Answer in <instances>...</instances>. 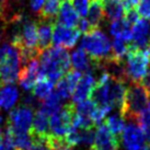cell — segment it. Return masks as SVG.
<instances>
[{
  "label": "cell",
  "instance_id": "cell-1",
  "mask_svg": "<svg viewBox=\"0 0 150 150\" xmlns=\"http://www.w3.org/2000/svg\"><path fill=\"white\" fill-rule=\"evenodd\" d=\"M38 60L40 77H45L54 84L71 69L70 55L64 47L50 46L41 52Z\"/></svg>",
  "mask_w": 150,
  "mask_h": 150
},
{
  "label": "cell",
  "instance_id": "cell-2",
  "mask_svg": "<svg viewBox=\"0 0 150 150\" xmlns=\"http://www.w3.org/2000/svg\"><path fill=\"white\" fill-rule=\"evenodd\" d=\"M22 66L21 50L12 42L0 46V81L1 84L14 83L19 79Z\"/></svg>",
  "mask_w": 150,
  "mask_h": 150
},
{
  "label": "cell",
  "instance_id": "cell-3",
  "mask_svg": "<svg viewBox=\"0 0 150 150\" xmlns=\"http://www.w3.org/2000/svg\"><path fill=\"white\" fill-rule=\"evenodd\" d=\"M150 102V91L140 82L129 83L126 88L125 98L120 112L128 121H137L139 114Z\"/></svg>",
  "mask_w": 150,
  "mask_h": 150
},
{
  "label": "cell",
  "instance_id": "cell-4",
  "mask_svg": "<svg viewBox=\"0 0 150 150\" xmlns=\"http://www.w3.org/2000/svg\"><path fill=\"white\" fill-rule=\"evenodd\" d=\"M80 47L91 57V59L98 63L114 59L111 41L100 29L92 30L88 33H84L80 42Z\"/></svg>",
  "mask_w": 150,
  "mask_h": 150
},
{
  "label": "cell",
  "instance_id": "cell-5",
  "mask_svg": "<svg viewBox=\"0 0 150 150\" xmlns=\"http://www.w3.org/2000/svg\"><path fill=\"white\" fill-rule=\"evenodd\" d=\"M150 66V56L146 50H138L129 43L128 53L124 59V69L128 83L142 82Z\"/></svg>",
  "mask_w": 150,
  "mask_h": 150
},
{
  "label": "cell",
  "instance_id": "cell-6",
  "mask_svg": "<svg viewBox=\"0 0 150 150\" xmlns=\"http://www.w3.org/2000/svg\"><path fill=\"white\" fill-rule=\"evenodd\" d=\"M75 115V103H67L58 112L50 115V135L56 137H65L72 126V120Z\"/></svg>",
  "mask_w": 150,
  "mask_h": 150
},
{
  "label": "cell",
  "instance_id": "cell-7",
  "mask_svg": "<svg viewBox=\"0 0 150 150\" xmlns=\"http://www.w3.org/2000/svg\"><path fill=\"white\" fill-rule=\"evenodd\" d=\"M146 138L137 122L129 121L118 137V150H142Z\"/></svg>",
  "mask_w": 150,
  "mask_h": 150
},
{
  "label": "cell",
  "instance_id": "cell-8",
  "mask_svg": "<svg viewBox=\"0 0 150 150\" xmlns=\"http://www.w3.org/2000/svg\"><path fill=\"white\" fill-rule=\"evenodd\" d=\"M33 121V108L19 105L11 110L8 116V128L13 133H29Z\"/></svg>",
  "mask_w": 150,
  "mask_h": 150
},
{
  "label": "cell",
  "instance_id": "cell-9",
  "mask_svg": "<svg viewBox=\"0 0 150 150\" xmlns=\"http://www.w3.org/2000/svg\"><path fill=\"white\" fill-rule=\"evenodd\" d=\"M80 35H81V32L76 28H68V26L55 23L53 26L52 43L54 46L64 47L67 50L74 48L79 41Z\"/></svg>",
  "mask_w": 150,
  "mask_h": 150
},
{
  "label": "cell",
  "instance_id": "cell-10",
  "mask_svg": "<svg viewBox=\"0 0 150 150\" xmlns=\"http://www.w3.org/2000/svg\"><path fill=\"white\" fill-rule=\"evenodd\" d=\"M40 78V60L38 57H34L28 60L22 66L19 74V83L26 91L32 90L33 86Z\"/></svg>",
  "mask_w": 150,
  "mask_h": 150
},
{
  "label": "cell",
  "instance_id": "cell-11",
  "mask_svg": "<svg viewBox=\"0 0 150 150\" xmlns=\"http://www.w3.org/2000/svg\"><path fill=\"white\" fill-rule=\"evenodd\" d=\"M92 150H118V139L103 123L96 126Z\"/></svg>",
  "mask_w": 150,
  "mask_h": 150
},
{
  "label": "cell",
  "instance_id": "cell-12",
  "mask_svg": "<svg viewBox=\"0 0 150 150\" xmlns=\"http://www.w3.org/2000/svg\"><path fill=\"white\" fill-rule=\"evenodd\" d=\"M150 44V20L138 19L132 26L130 45L138 50H146Z\"/></svg>",
  "mask_w": 150,
  "mask_h": 150
},
{
  "label": "cell",
  "instance_id": "cell-13",
  "mask_svg": "<svg viewBox=\"0 0 150 150\" xmlns=\"http://www.w3.org/2000/svg\"><path fill=\"white\" fill-rule=\"evenodd\" d=\"M70 64L72 69L79 71L81 74L91 72L93 75H96L99 67L98 62H94L93 59H91V57L81 47L77 48L71 53Z\"/></svg>",
  "mask_w": 150,
  "mask_h": 150
},
{
  "label": "cell",
  "instance_id": "cell-14",
  "mask_svg": "<svg viewBox=\"0 0 150 150\" xmlns=\"http://www.w3.org/2000/svg\"><path fill=\"white\" fill-rule=\"evenodd\" d=\"M96 83V77L91 72H84L80 77L78 83L72 93V103H79L91 96V93Z\"/></svg>",
  "mask_w": 150,
  "mask_h": 150
},
{
  "label": "cell",
  "instance_id": "cell-15",
  "mask_svg": "<svg viewBox=\"0 0 150 150\" xmlns=\"http://www.w3.org/2000/svg\"><path fill=\"white\" fill-rule=\"evenodd\" d=\"M81 76H82L81 72L75 70V69H70L56 82V90L55 91L57 92V94L63 100L69 99L72 96L74 90H75L76 86L78 83Z\"/></svg>",
  "mask_w": 150,
  "mask_h": 150
},
{
  "label": "cell",
  "instance_id": "cell-16",
  "mask_svg": "<svg viewBox=\"0 0 150 150\" xmlns=\"http://www.w3.org/2000/svg\"><path fill=\"white\" fill-rule=\"evenodd\" d=\"M56 23L55 21L43 20L40 19L36 22L38 25V48L40 52L48 48L52 44V35H53V26Z\"/></svg>",
  "mask_w": 150,
  "mask_h": 150
},
{
  "label": "cell",
  "instance_id": "cell-17",
  "mask_svg": "<svg viewBox=\"0 0 150 150\" xmlns=\"http://www.w3.org/2000/svg\"><path fill=\"white\" fill-rule=\"evenodd\" d=\"M79 20V14L72 8L70 1L69 0L63 1V4L59 8L57 18H56V23L62 24L64 26H68V28H75L77 26Z\"/></svg>",
  "mask_w": 150,
  "mask_h": 150
},
{
  "label": "cell",
  "instance_id": "cell-18",
  "mask_svg": "<svg viewBox=\"0 0 150 150\" xmlns=\"http://www.w3.org/2000/svg\"><path fill=\"white\" fill-rule=\"evenodd\" d=\"M0 89V108L9 111L19 100V90L13 83L4 84Z\"/></svg>",
  "mask_w": 150,
  "mask_h": 150
},
{
  "label": "cell",
  "instance_id": "cell-19",
  "mask_svg": "<svg viewBox=\"0 0 150 150\" xmlns=\"http://www.w3.org/2000/svg\"><path fill=\"white\" fill-rule=\"evenodd\" d=\"M104 10L102 0H92V4L89 6L87 12V21L91 25L92 30L100 29L104 22Z\"/></svg>",
  "mask_w": 150,
  "mask_h": 150
},
{
  "label": "cell",
  "instance_id": "cell-20",
  "mask_svg": "<svg viewBox=\"0 0 150 150\" xmlns=\"http://www.w3.org/2000/svg\"><path fill=\"white\" fill-rule=\"evenodd\" d=\"M30 133L33 136L40 138H46L50 135V123H48V115L45 113L38 110L35 113L33 121H32V126Z\"/></svg>",
  "mask_w": 150,
  "mask_h": 150
},
{
  "label": "cell",
  "instance_id": "cell-21",
  "mask_svg": "<svg viewBox=\"0 0 150 150\" xmlns=\"http://www.w3.org/2000/svg\"><path fill=\"white\" fill-rule=\"evenodd\" d=\"M132 26L126 21L125 18H122L110 23V33L114 38H122L126 42L132 41Z\"/></svg>",
  "mask_w": 150,
  "mask_h": 150
},
{
  "label": "cell",
  "instance_id": "cell-22",
  "mask_svg": "<svg viewBox=\"0 0 150 150\" xmlns=\"http://www.w3.org/2000/svg\"><path fill=\"white\" fill-rule=\"evenodd\" d=\"M102 2H103L104 17L108 19V21L112 22L122 19L125 14L121 0H102Z\"/></svg>",
  "mask_w": 150,
  "mask_h": 150
},
{
  "label": "cell",
  "instance_id": "cell-23",
  "mask_svg": "<svg viewBox=\"0 0 150 150\" xmlns=\"http://www.w3.org/2000/svg\"><path fill=\"white\" fill-rule=\"evenodd\" d=\"M125 117L122 115V113L120 111L115 110L114 113H110L108 116L105 117V125L108 126V128L111 130V133L117 137H120V135L122 134L123 129L125 127Z\"/></svg>",
  "mask_w": 150,
  "mask_h": 150
},
{
  "label": "cell",
  "instance_id": "cell-24",
  "mask_svg": "<svg viewBox=\"0 0 150 150\" xmlns=\"http://www.w3.org/2000/svg\"><path fill=\"white\" fill-rule=\"evenodd\" d=\"M62 101H63V99L57 94V92L53 91L46 99H44L41 102L38 110L42 111L43 113H45L46 115L50 116L56 112H58L59 110L63 108Z\"/></svg>",
  "mask_w": 150,
  "mask_h": 150
},
{
  "label": "cell",
  "instance_id": "cell-25",
  "mask_svg": "<svg viewBox=\"0 0 150 150\" xmlns=\"http://www.w3.org/2000/svg\"><path fill=\"white\" fill-rule=\"evenodd\" d=\"M53 87H54V83L52 81H50L45 77H40L32 88V94L38 101L42 102L53 92Z\"/></svg>",
  "mask_w": 150,
  "mask_h": 150
},
{
  "label": "cell",
  "instance_id": "cell-26",
  "mask_svg": "<svg viewBox=\"0 0 150 150\" xmlns=\"http://www.w3.org/2000/svg\"><path fill=\"white\" fill-rule=\"evenodd\" d=\"M60 8V0H45L42 9L40 10V19L56 22V17Z\"/></svg>",
  "mask_w": 150,
  "mask_h": 150
},
{
  "label": "cell",
  "instance_id": "cell-27",
  "mask_svg": "<svg viewBox=\"0 0 150 150\" xmlns=\"http://www.w3.org/2000/svg\"><path fill=\"white\" fill-rule=\"evenodd\" d=\"M129 43L130 42H126L122 38H114L113 42L111 43L113 58L118 60V62H124L126 54L128 53Z\"/></svg>",
  "mask_w": 150,
  "mask_h": 150
},
{
  "label": "cell",
  "instance_id": "cell-28",
  "mask_svg": "<svg viewBox=\"0 0 150 150\" xmlns=\"http://www.w3.org/2000/svg\"><path fill=\"white\" fill-rule=\"evenodd\" d=\"M46 146L50 150H72V146L65 137H56L48 135L46 137Z\"/></svg>",
  "mask_w": 150,
  "mask_h": 150
},
{
  "label": "cell",
  "instance_id": "cell-29",
  "mask_svg": "<svg viewBox=\"0 0 150 150\" xmlns=\"http://www.w3.org/2000/svg\"><path fill=\"white\" fill-rule=\"evenodd\" d=\"M70 4L72 6V8L75 9V11L80 17H86L89 9V4L90 0H70Z\"/></svg>",
  "mask_w": 150,
  "mask_h": 150
},
{
  "label": "cell",
  "instance_id": "cell-30",
  "mask_svg": "<svg viewBox=\"0 0 150 150\" xmlns=\"http://www.w3.org/2000/svg\"><path fill=\"white\" fill-rule=\"evenodd\" d=\"M136 11L142 19L150 20V0H139Z\"/></svg>",
  "mask_w": 150,
  "mask_h": 150
},
{
  "label": "cell",
  "instance_id": "cell-31",
  "mask_svg": "<svg viewBox=\"0 0 150 150\" xmlns=\"http://www.w3.org/2000/svg\"><path fill=\"white\" fill-rule=\"evenodd\" d=\"M136 122L138 123V125L142 128V130L150 127V102L149 104L147 105V108L139 114Z\"/></svg>",
  "mask_w": 150,
  "mask_h": 150
},
{
  "label": "cell",
  "instance_id": "cell-32",
  "mask_svg": "<svg viewBox=\"0 0 150 150\" xmlns=\"http://www.w3.org/2000/svg\"><path fill=\"white\" fill-rule=\"evenodd\" d=\"M121 1L123 7H124V11L126 13L130 11V10H134L135 7H137V4L139 0H121Z\"/></svg>",
  "mask_w": 150,
  "mask_h": 150
},
{
  "label": "cell",
  "instance_id": "cell-33",
  "mask_svg": "<svg viewBox=\"0 0 150 150\" xmlns=\"http://www.w3.org/2000/svg\"><path fill=\"white\" fill-rule=\"evenodd\" d=\"M29 1H30L31 10H32L33 12L38 13V12H40V10L42 9L43 4H44L45 0H29Z\"/></svg>",
  "mask_w": 150,
  "mask_h": 150
},
{
  "label": "cell",
  "instance_id": "cell-34",
  "mask_svg": "<svg viewBox=\"0 0 150 150\" xmlns=\"http://www.w3.org/2000/svg\"><path fill=\"white\" fill-rule=\"evenodd\" d=\"M140 83L144 86V87H146L148 90L150 91V66L148 68V70H147V74L146 76L144 77V79L142 80V82Z\"/></svg>",
  "mask_w": 150,
  "mask_h": 150
},
{
  "label": "cell",
  "instance_id": "cell-35",
  "mask_svg": "<svg viewBox=\"0 0 150 150\" xmlns=\"http://www.w3.org/2000/svg\"><path fill=\"white\" fill-rule=\"evenodd\" d=\"M144 134H145V138H146V140L150 144V127L144 129Z\"/></svg>",
  "mask_w": 150,
  "mask_h": 150
},
{
  "label": "cell",
  "instance_id": "cell-36",
  "mask_svg": "<svg viewBox=\"0 0 150 150\" xmlns=\"http://www.w3.org/2000/svg\"><path fill=\"white\" fill-rule=\"evenodd\" d=\"M142 150H150V144H145V146L142 147Z\"/></svg>",
  "mask_w": 150,
  "mask_h": 150
},
{
  "label": "cell",
  "instance_id": "cell-37",
  "mask_svg": "<svg viewBox=\"0 0 150 150\" xmlns=\"http://www.w3.org/2000/svg\"><path fill=\"white\" fill-rule=\"evenodd\" d=\"M146 50H147V53H148V54H149V56H150V44L148 46H147Z\"/></svg>",
  "mask_w": 150,
  "mask_h": 150
},
{
  "label": "cell",
  "instance_id": "cell-38",
  "mask_svg": "<svg viewBox=\"0 0 150 150\" xmlns=\"http://www.w3.org/2000/svg\"><path fill=\"white\" fill-rule=\"evenodd\" d=\"M1 29H4V26H2V28H0V38H1V35H2V34H1Z\"/></svg>",
  "mask_w": 150,
  "mask_h": 150
},
{
  "label": "cell",
  "instance_id": "cell-39",
  "mask_svg": "<svg viewBox=\"0 0 150 150\" xmlns=\"http://www.w3.org/2000/svg\"><path fill=\"white\" fill-rule=\"evenodd\" d=\"M12 1H16V2H21L22 0H12Z\"/></svg>",
  "mask_w": 150,
  "mask_h": 150
},
{
  "label": "cell",
  "instance_id": "cell-40",
  "mask_svg": "<svg viewBox=\"0 0 150 150\" xmlns=\"http://www.w3.org/2000/svg\"><path fill=\"white\" fill-rule=\"evenodd\" d=\"M1 122H2V117H1V115H0V124H1Z\"/></svg>",
  "mask_w": 150,
  "mask_h": 150
},
{
  "label": "cell",
  "instance_id": "cell-41",
  "mask_svg": "<svg viewBox=\"0 0 150 150\" xmlns=\"http://www.w3.org/2000/svg\"><path fill=\"white\" fill-rule=\"evenodd\" d=\"M0 87H2V84H1V81H0Z\"/></svg>",
  "mask_w": 150,
  "mask_h": 150
},
{
  "label": "cell",
  "instance_id": "cell-42",
  "mask_svg": "<svg viewBox=\"0 0 150 150\" xmlns=\"http://www.w3.org/2000/svg\"><path fill=\"white\" fill-rule=\"evenodd\" d=\"M62 1H65V0H62Z\"/></svg>",
  "mask_w": 150,
  "mask_h": 150
}]
</instances>
